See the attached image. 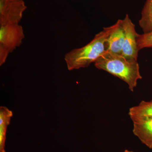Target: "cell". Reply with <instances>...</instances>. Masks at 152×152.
<instances>
[{"label":"cell","mask_w":152,"mask_h":152,"mask_svg":"<svg viewBox=\"0 0 152 152\" xmlns=\"http://www.w3.org/2000/svg\"><path fill=\"white\" fill-rule=\"evenodd\" d=\"M116 23L103 28L89 43L84 46L72 50L67 53L64 60L69 71L88 67L95 63L106 51V42L116 27Z\"/></svg>","instance_id":"6da1fadb"},{"label":"cell","mask_w":152,"mask_h":152,"mask_svg":"<svg viewBox=\"0 0 152 152\" xmlns=\"http://www.w3.org/2000/svg\"><path fill=\"white\" fill-rule=\"evenodd\" d=\"M96 67L106 71L125 82L131 91H134L138 81L142 79L137 60L126 58L121 55L106 51L94 63Z\"/></svg>","instance_id":"7a4b0ae2"},{"label":"cell","mask_w":152,"mask_h":152,"mask_svg":"<svg viewBox=\"0 0 152 152\" xmlns=\"http://www.w3.org/2000/svg\"><path fill=\"white\" fill-rule=\"evenodd\" d=\"M25 38L23 27L19 24L0 26V66L9 55L20 46Z\"/></svg>","instance_id":"3957f363"},{"label":"cell","mask_w":152,"mask_h":152,"mask_svg":"<svg viewBox=\"0 0 152 152\" xmlns=\"http://www.w3.org/2000/svg\"><path fill=\"white\" fill-rule=\"evenodd\" d=\"M27 9L24 0H0V26L19 24Z\"/></svg>","instance_id":"277c9868"},{"label":"cell","mask_w":152,"mask_h":152,"mask_svg":"<svg viewBox=\"0 0 152 152\" xmlns=\"http://www.w3.org/2000/svg\"><path fill=\"white\" fill-rule=\"evenodd\" d=\"M122 26L124 31V40L121 56L126 58L137 61L139 50L135 25L133 23L128 14L122 20Z\"/></svg>","instance_id":"5b68a950"},{"label":"cell","mask_w":152,"mask_h":152,"mask_svg":"<svg viewBox=\"0 0 152 152\" xmlns=\"http://www.w3.org/2000/svg\"><path fill=\"white\" fill-rule=\"evenodd\" d=\"M116 24V27L106 42V51L112 53L121 55L124 40L122 20H118Z\"/></svg>","instance_id":"8992f818"},{"label":"cell","mask_w":152,"mask_h":152,"mask_svg":"<svg viewBox=\"0 0 152 152\" xmlns=\"http://www.w3.org/2000/svg\"><path fill=\"white\" fill-rule=\"evenodd\" d=\"M133 132L143 144L152 149V118L133 122Z\"/></svg>","instance_id":"52a82bcc"},{"label":"cell","mask_w":152,"mask_h":152,"mask_svg":"<svg viewBox=\"0 0 152 152\" xmlns=\"http://www.w3.org/2000/svg\"><path fill=\"white\" fill-rule=\"evenodd\" d=\"M129 115L133 122L152 118V100L142 101L138 105L130 108Z\"/></svg>","instance_id":"ba28073f"},{"label":"cell","mask_w":152,"mask_h":152,"mask_svg":"<svg viewBox=\"0 0 152 152\" xmlns=\"http://www.w3.org/2000/svg\"><path fill=\"white\" fill-rule=\"evenodd\" d=\"M13 113L7 107H0V152H6L5 144L8 126L10 123Z\"/></svg>","instance_id":"9c48e42d"},{"label":"cell","mask_w":152,"mask_h":152,"mask_svg":"<svg viewBox=\"0 0 152 152\" xmlns=\"http://www.w3.org/2000/svg\"><path fill=\"white\" fill-rule=\"evenodd\" d=\"M139 25L144 33L152 30V0H146L141 12Z\"/></svg>","instance_id":"30bf717a"},{"label":"cell","mask_w":152,"mask_h":152,"mask_svg":"<svg viewBox=\"0 0 152 152\" xmlns=\"http://www.w3.org/2000/svg\"><path fill=\"white\" fill-rule=\"evenodd\" d=\"M137 43L139 51L146 48H152V30L142 34H138Z\"/></svg>","instance_id":"8fae6325"},{"label":"cell","mask_w":152,"mask_h":152,"mask_svg":"<svg viewBox=\"0 0 152 152\" xmlns=\"http://www.w3.org/2000/svg\"><path fill=\"white\" fill-rule=\"evenodd\" d=\"M123 152H134L133 151H129V150H126L124 151Z\"/></svg>","instance_id":"7c38bea8"}]
</instances>
